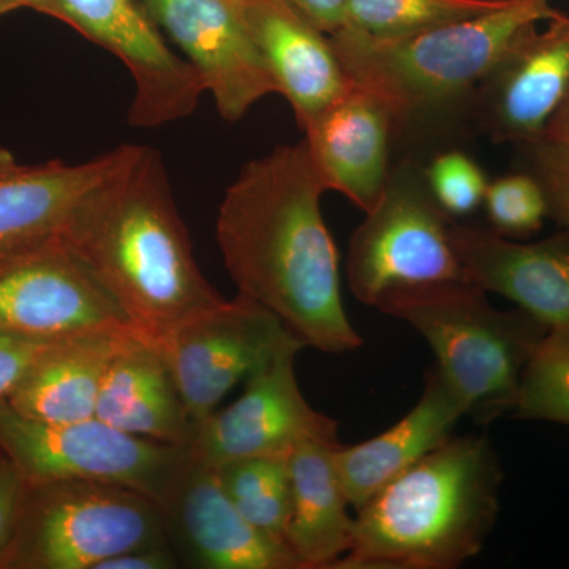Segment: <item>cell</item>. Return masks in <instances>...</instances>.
Returning <instances> with one entry per match:
<instances>
[{
	"instance_id": "603a6c76",
	"label": "cell",
	"mask_w": 569,
	"mask_h": 569,
	"mask_svg": "<svg viewBox=\"0 0 569 569\" xmlns=\"http://www.w3.org/2000/svg\"><path fill=\"white\" fill-rule=\"evenodd\" d=\"M339 445L306 441L288 456L291 509L284 542L302 569H332L353 546L355 518L336 467Z\"/></svg>"
},
{
	"instance_id": "f546056e",
	"label": "cell",
	"mask_w": 569,
	"mask_h": 569,
	"mask_svg": "<svg viewBox=\"0 0 569 569\" xmlns=\"http://www.w3.org/2000/svg\"><path fill=\"white\" fill-rule=\"evenodd\" d=\"M56 340L59 339H37L0 331V399H9Z\"/></svg>"
},
{
	"instance_id": "83f0119b",
	"label": "cell",
	"mask_w": 569,
	"mask_h": 569,
	"mask_svg": "<svg viewBox=\"0 0 569 569\" xmlns=\"http://www.w3.org/2000/svg\"><path fill=\"white\" fill-rule=\"evenodd\" d=\"M430 192L449 217H463L485 203L489 179L485 170L460 148L430 157L425 164Z\"/></svg>"
},
{
	"instance_id": "7c38bea8",
	"label": "cell",
	"mask_w": 569,
	"mask_h": 569,
	"mask_svg": "<svg viewBox=\"0 0 569 569\" xmlns=\"http://www.w3.org/2000/svg\"><path fill=\"white\" fill-rule=\"evenodd\" d=\"M132 328L61 241L0 261V331L66 339Z\"/></svg>"
},
{
	"instance_id": "8fae6325",
	"label": "cell",
	"mask_w": 569,
	"mask_h": 569,
	"mask_svg": "<svg viewBox=\"0 0 569 569\" xmlns=\"http://www.w3.org/2000/svg\"><path fill=\"white\" fill-rule=\"evenodd\" d=\"M299 351L277 356L246 380L238 400L198 425L194 455L211 466L283 456L306 441L339 443V422L307 402L296 378Z\"/></svg>"
},
{
	"instance_id": "1f68e13d",
	"label": "cell",
	"mask_w": 569,
	"mask_h": 569,
	"mask_svg": "<svg viewBox=\"0 0 569 569\" xmlns=\"http://www.w3.org/2000/svg\"><path fill=\"white\" fill-rule=\"evenodd\" d=\"M181 559L171 542L142 546L104 560L97 569H174L181 568Z\"/></svg>"
},
{
	"instance_id": "7a4b0ae2",
	"label": "cell",
	"mask_w": 569,
	"mask_h": 569,
	"mask_svg": "<svg viewBox=\"0 0 569 569\" xmlns=\"http://www.w3.org/2000/svg\"><path fill=\"white\" fill-rule=\"evenodd\" d=\"M59 241L152 342L223 299L194 261L162 156L148 146L133 144L74 209Z\"/></svg>"
},
{
	"instance_id": "9a60e30c",
	"label": "cell",
	"mask_w": 569,
	"mask_h": 569,
	"mask_svg": "<svg viewBox=\"0 0 569 569\" xmlns=\"http://www.w3.org/2000/svg\"><path fill=\"white\" fill-rule=\"evenodd\" d=\"M163 512L182 567L302 569L288 546L254 529L239 512L216 466L194 452Z\"/></svg>"
},
{
	"instance_id": "277c9868",
	"label": "cell",
	"mask_w": 569,
	"mask_h": 569,
	"mask_svg": "<svg viewBox=\"0 0 569 569\" xmlns=\"http://www.w3.org/2000/svg\"><path fill=\"white\" fill-rule=\"evenodd\" d=\"M503 478L488 436H452L356 511L353 546L332 569L462 567L496 527Z\"/></svg>"
},
{
	"instance_id": "9c48e42d",
	"label": "cell",
	"mask_w": 569,
	"mask_h": 569,
	"mask_svg": "<svg viewBox=\"0 0 569 569\" xmlns=\"http://www.w3.org/2000/svg\"><path fill=\"white\" fill-rule=\"evenodd\" d=\"M157 346L197 426L242 380L284 351L306 348L276 313L239 293L190 318Z\"/></svg>"
},
{
	"instance_id": "7402d4cb",
	"label": "cell",
	"mask_w": 569,
	"mask_h": 569,
	"mask_svg": "<svg viewBox=\"0 0 569 569\" xmlns=\"http://www.w3.org/2000/svg\"><path fill=\"white\" fill-rule=\"evenodd\" d=\"M132 331L99 329L56 340L7 402L24 417L54 425L96 418L108 367Z\"/></svg>"
},
{
	"instance_id": "ba28073f",
	"label": "cell",
	"mask_w": 569,
	"mask_h": 569,
	"mask_svg": "<svg viewBox=\"0 0 569 569\" xmlns=\"http://www.w3.org/2000/svg\"><path fill=\"white\" fill-rule=\"evenodd\" d=\"M0 451L28 481L82 479L137 490L167 507L192 448L122 432L99 418L77 422L37 421L0 399Z\"/></svg>"
},
{
	"instance_id": "5b68a950",
	"label": "cell",
	"mask_w": 569,
	"mask_h": 569,
	"mask_svg": "<svg viewBox=\"0 0 569 569\" xmlns=\"http://www.w3.org/2000/svg\"><path fill=\"white\" fill-rule=\"evenodd\" d=\"M477 284L399 287L376 309L425 337L437 370L479 425L512 413L520 378L549 329L526 310H498Z\"/></svg>"
},
{
	"instance_id": "2e32d148",
	"label": "cell",
	"mask_w": 569,
	"mask_h": 569,
	"mask_svg": "<svg viewBox=\"0 0 569 569\" xmlns=\"http://www.w3.org/2000/svg\"><path fill=\"white\" fill-rule=\"evenodd\" d=\"M452 246L471 283L541 321L569 332V233L523 244L493 230L452 223Z\"/></svg>"
},
{
	"instance_id": "4316f807",
	"label": "cell",
	"mask_w": 569,
	"mask_h": 569,
	"mask_svg": "<svg viewBox=\"0 0 569 569\" xmlns=\"http://www.w3.org/2000/svg\"><path fill=\"white\" fill-rule=\"evenodd\" d=\"M486 216L490 230L509 239H527L541 231L549 219L541 187L526 171H515L490 181L486 190Z\"/></svg>"
},
{
	"instance_id": "6da1fadb",
	"label": "cell",
	"mask_w": 569,
	"mask_h": 569,
	"mask_svg": "<svg viewBox=\"0 0 569 569\" xmlns=\"http://www.w3.org/2000/svg\"><path fill=\"white\" fill-rule=\"evenodd\" d=\"M325 192L305 140L277 146L228 187L216 239L239 295L276 313L306 347L342 355L365 340L343 306Z\"/></svg>"
},
{
	"instance_id": "4fadbf2b",
	"label": "cell",
	"mask_w": 569,
	"mask_h": 569,
	"mask_svg": "<svg viewBox=\"0 0 569 569\" xmlns=\"http://www.w3.org/2000/svg\"><path fill=\"white\" fill-rule=\"evenodd\" d=\"M568 92L569 17L561 13L542 31L530 26L498 56L478 89V132L497 144L545 137Z\"/></svg>"
},
{
	"instance_id": "ac0fdd59",
	"label": "cell",
	"mask_w": 569,
	"mask_h": 569,
	"mask_svg": "<svg viewBox=\"0 0 569 569\" xmlns=\"http://www.w3.org/2000/svg\"><path fill=\"white\" fill-rule=\"evenodd\" d=\"M306 144L326 190L372 211L392 164V121L372 93L351 84L305 127Z\"/></svg>"
},
{
	"instance_id": "5bb4252c",
	"label": "cell",
	"mask_w": 569,
	"mask_h": 569,
	"mask_svg": "<svg viewBox=\"0 0 569 569\" xmlns=\"http://www.w3.org/2000/svg\"><path fill=\"white\" fill-rule=\"evenodd\" d=\"M200 74L220 116L228 122L271 93L274 78L228 0H140Z\"/></svg>"
},
{
	"instance_id": "30bf717a",
	"label": "cell",
	"mask_w": 569,
	"mask_h": 569,
	"mask_svg": "<svg viewBox=\"0 0 569 569\" xmlns=\"http://www.w3.org/2000/svg\"><path fill=\"white\" fill-rule=\"evenodd\" d=\"M69 28L121 59L133 78L129 123L157 129L189 118L206 92L192 63L176 54L140 0H56Z\"/></svg>"
},
{
	"instance_id": "e575fe53",
	"label": "cell",
	"mask_w": 569,
	"mask_h": 569,
	"mask_svg": "<svg viewBox=\"0 0 569 569\" xmlns=\"http://www.w3.org/2000/svg\"><path fill=\"white\" fill-rule=\"evenodd\" d=\"M545 137L569 144V92L546 127Z\"/></svg>"
},
{
	"instance_id": "ffe728a7",
	"label": "cell",
	"mask_w": 569,
	"mask_h": 569,
	"mask_svg": "<svg viewBox=\"0 0 569 569\" xmlns=\"http://www.w3.org/2000/svg\"><path fill=\"white\" fill-rule=\"evenodd\" d=\"M425 380L417 406L396 425L362 443L336 448L337 473L356 511L407 468L447 443L467 417L466 407L436 366L427 370Z\"/></svg>"
},
{
	"instance_id": "d590c367",
	"label": "cell",
	"mask_w": 569,
	"mask_h": 569,
	"mask_svg": "<svg viewBox=\"0 0 569 569\" xmlns=\"http://www.w3.org/2000/svg\"><path fill=\"white\" fill-rule=\"evenodd\" d=\"M24 164L18 163L17 157L9 149L0 146V178L3 176L14 173V171L21 170Z\"/></svg>"
},
{
	"instance_id": "d6986e66",
	"label": "cell",
	"mask_w": 569,
	"mask_h": 569,
	"mask_svg": "<svg viewBox=\"0 0 569 569\" xmlns=\"http://www.w3.org/2000/svg\"><path fill=\"white\" fill-rule=\"evenodd\" d=\"M133 144L89 162L24 167L0 178V261L58 241L71 213L129 159Z\"/></svg>"
},
{
	"instance_id": "484cf974",
	"label": "cell",
	"mask_w": 569,
	"mask_h": 569,
	"mask_svg": "<svg viewBox=\"0 0 569 569\" xmlns=\"http://www.w3.org/2000/svg\"><path fill=\"white\" fill-rule=\"evenodd\" d=\"M512 417L569 427V332L549 331L520 378Z\"/></svg>"
},
{
	"instance_id": "8992f818",
	"label": "cell",
	"mask_w": 569,
	"mask_h": 569,
	"mask_svg": "<svg viewBox=\"0 0 569 569\" xmlns=\"http://www.w3.org/2000/svg\"><path fill=\"white\" fill-rule=\"evenodd\" d=\"M160 542H171L163 509L137 490L82 479L28 481L2 569H97Z\"/></svg>"
},
{
	"instance_id": "4dcf8cb0",
	"label": "cell",
	"mask_w": 569,
	"mask_h": 569,
	"mask_svg": "<svg viewBox=\"0 0 569 569\" xmlns=\"http://www.w3.org/2000/svg\"><path fill=\"white\" fill-rule=\"evenodd\" d=\"M28 479L17 463L0 451V569L17 533L22 501H24Z\"/></svg>"
},
{
	"instance_id": "f1b7e54d",
	"label": "cell",
	"mask_w": 569,
	"mask_h": 569,
	"mask_svg": "<svg viewBox=\"0 0 569 569\" xmlns=\"http://www.w3.org/2000/svg\"><path fill=\"white\" fill-rule=\"evenodd\" d=\"M516 167L541 187L548 216L569 233V144L541 137L516 144Z\"/></svg>"
},
{
	"instance_id": "3957f363",
	"label": "cell",
	"mask_w": 569,
	"mask_h": 569,
	"mask_svg": "<svg viewBox=\"0 0 569 569\" xmlns=\"http://www.w3.org/2000/svg\"><path fill=\"white\" fill-rule=\"evenodd\" d=\"M560 14L550 0H507L489 13L403 39H377L350 26L328 37L351 84L387 107L392 156L426 164L478 130V89L505 48Z\"/></svg>"
},
{
	"instance_id": "44dd1931",
	"label": "cell",
	"mask_w": 569,
	"mask_h": 569,
	"mask_svg": "<svg viewBox=\"0 0 569 569\" xmlns=\"http://www.w3.org/2000/svg\"><path fill=\"white\" fill-rule=\"evenodd\" d=\"M96 418L130 436L176 447L192 448L198 430L162 348L134 331L108 367Z\"/></svg>"
},
{
	"instance_id": "836d02e7",
	"label": "cell",
	"mask_w": 569,
	"mask_h": 569,
	"mask_svg": "<svg viewBox=\"0 0 569 569\" xmlns=\"http://www.w3.org/2000/svg\"><path fill=\"white\" fill-rule=\"evenodd\" d=\"M21 9L39 11V13L47 14V17L54 18V20L66 24L62 11L56 0H0V20L6 18L7 14Z\"/></svg>"
},
{
	"instance_id": "d4e9b609",
	"label": "cell",
	"mask_w": 569,
	"mask_h": 569,
	"mask_svg": "<svg viewBox=\"0 0 569 569\" xmlns=\"http://www.w3.org/2000/svg\"><path fill=\"white\" fill-rule=\"evenodd\" d=\"M507 0H348L346 24L377 39H403L489 13Z\"/></svg>"
},
{
	"instance_id": "d6a6232c",
	"label": "cell",
	"mask_w": 569,
	"mask_h": 569,
	"mask_svg": "<svg viewBox=\"0 0 569 569\" xmlns=\"http://www.w3.org/2000/svg\"><path fill=\"white\" fill-rule=\"evenodd\" d=\"M321 32L332 33L346 24L348 0H290Z\"/></svg>"
},
{
	"instance_id": "52a82bcc",
	"label": "cell",
	"mask_w": 569,
	"mask_h": 569,
	"mask_svg": "<svg viewBox=\"0 0 569 569\" xmlns=\"http://www.w3.org/2000/svg\"><path fill=\"white\" fill-rule=\"evenodd\" d=\"M452 223L430 192L425 163L392 160L383 194L351 234V293L376 307L392 288L468 280L452 246Z\"/></svg>"
},
{
	"instance_id": "cb8c5ba5",
	"label": "cell",
	"mask_w": 569,
	"mask_h": 569,
	"mask_svg": "<svg viewBox=\"0 0 569 569\" xmlns=\"http://www.w3.org/2000/svg\"><path fill=\"white\" fill-rule=\"evenodd\" d=\"M228 496L250 523L284 542L291 509L290 470L283 456L231 460L217 466Z\"/></svg>"
},
{
	"instance_id": "e0dca14e",
	"label": "cell",
	"mask_w": 569,
	"mask_h": 569,
	"mask_svg": "<svg viewBox=\"0 0 569 569\" xmlns=\"http://www.w3.org/2000/svg\"><path fill=\"white\" fill-rule=\"evenodd\" d=\"M305 129L350 88L328 33L290 0H228Z\"/></svg>"
}]
</instances>
